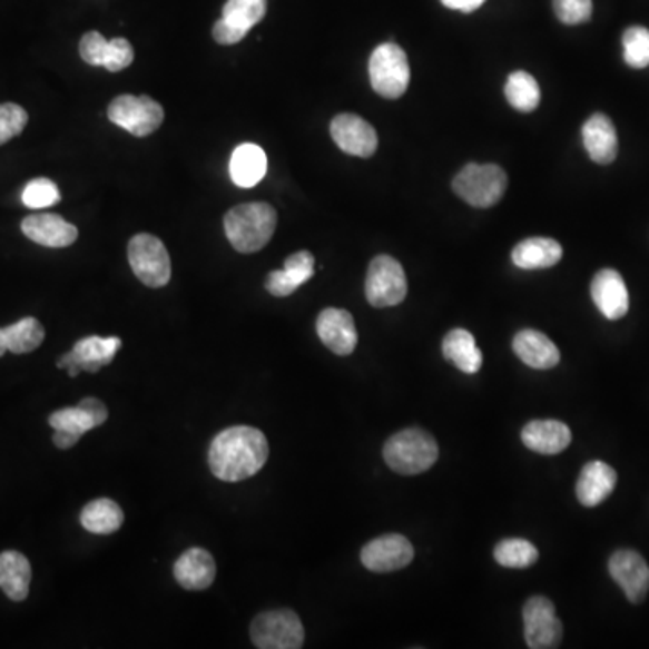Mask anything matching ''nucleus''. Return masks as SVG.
Segmentation results:
<instances>
[{
  "instance_id": "nucleus-12",
  "label": "nucleus",
  "mask_w": 649,
  "mask_h": 649,
  "mask_svg": "<svg viewBox=\"0 0 649 649\" xmlns=\"http://www.w3.org/2000/svg\"><path fill=\"white\" fill-rule=\"evenodd\" d=\"M413 555L415 550L407 538L401 534H386L363 547L361 563L365 564L370 572H395L412 563Z\"/></svg>"
},
{
  "instance_id": "nucleus-18",
  "label": "nucleus",
  "mask_w": 649,
  "mask_h": 649,
  "mask_svg": "<svg viewBox=\"0 0 649 649\" xmlns=\"http://www.w3.org/2000/svg\"><path fill=\"white\" fill-rule=\"evenodd\" d=\"M20 228L29 240L52 249L71 246L78 238L77 226L55 214L29 215L22 220Z\"/></svg>"
},
{
  "instance_id": "nucleus-30",
  "label": "nucleus",
  "mask_w": 649,
  "mask_h": 649,
  "mask_svg": "<svg viewBox=\"0 0 649 649\" xmlns=\"http://www.w3.org/2000/svg\"><path fill=\"white\" fill-rule=\"evenodd\" d=\"M2 331H4L6 346L13 354H29L37 351L46 337L42 323L35 318L20 319Z\"/></svg>"
},
{
  "instance_id": "nucleus-22",
  "label": "nucleus",
  "mask_w": 649,
  "mask_h": 649,
  "mask_svg": "<svg viewBox=\"0 0 649 649\" xmlns=\"http://www.w3.org/2000/svg\"><path fill=\"white\" fill-rule=\"evenodd\" d=\"M583 142L588 156L598 165H610L619 153L616 125L607 115H593L583 125Z\"/></svg>"
},
{
  "instance_id": "nucleus-14",
  "label": "nucleus",
  "mask_w": 649,
  "mask_h": 649,
  "mask_svg": "<svg viewBox=\"0 0 649 649\" xmlns=\"http://www.w3.org/2000/svg\"><path fill=\"white\" fill-rule=\"evenodd\" d=\"M331 136L343 153L363 159L374 156L380 145L375 128L356 115H340L332 119Z\"/></svg>"
},
{
  "instance_id": "nucleus-6",
  "label": "nucleus",
  "mask_w": 649,
  "mask_h": 649,
  "mask_svg": "<svg viewBox=\"0 0 649 649\" xmlns=\"http://www.w3.org/2000/svg\"><path fill=\"white\" fill-rule=\"evenodd\" d=\"M128 262L134 275L147 287H165L171 278L170 255L165 244L154 235L139 233L128 243Z\"/></svg>"
},
{
  "instance_id": "nucleus-5",
  "label": "nucleus",
  "mask_w": 649,
  "mask_h": 649,
  "mask_svg": "<svg viewBox=\"0 0 649 649\" xmlns=\"http://www.w3.org/2000/svg\"><path fill=\"white\" fill-rule=\"evenodd\" d=\"M370 83L386 100H397L410 86V63L397 43H381L368 62Z\"/></svg>"
},
{
  "instance_id": "nucleus-32",
  "label": "nucleus",
  "mask_w": 649,
  "mask_h": 649,
  "mask_svg": "<svg viewBox=\"0 0 649 649\" xmlns=\"http://www.w3.org/2000/svg\"><path fill=\"white\" fill-rule=\"evenodd\" d=\"M267 13V0H228L224 4L223 19L233 28L249 33L260 24Z\"/></svg>"
},
{
  "instance_id": "nucleus-4",
  "label": "nucleus",
  "mask_w": 649,
  "mask_h": 649,
  "mask_svg": "<svg viewBox=\"0 0 649 649\" xmlns=\"http://www.w3.org/2000/svg\"><path fill=\"white\" fill-rule=\"evenodd\" d=\"M508 174L498 165L470 163L453 179V191L474 208H491L508 190Z\"/></svg>"
},
{
  "instance_id": "nucleus-31",
  "label": "nucleus",
  "mask_w": 649,
  "mask_h": 649,
  "mask_svg": "<svg viewBox=\"0 0 649 649\" xmlns=\"http://www.w3.org/2000/svg\"><path fill=\"white\" fill-rule=\"evenodd\" d=\"M505 98L520 112H532L540 105V86L529 72H512L505 83Z\"/></svg>"
},
{
  "instance_id": "nucleus-41",
  "label": "nucleus",
  "mask_w": 649,
  "mask_h": 649,
  "mask_svg": "<svg viewBox=\"0 0 649 649\" xmlns=\"http://www.w3.org/2000/svg\"><path fill=\"white\" fill-rule=\"evenodd\" d=\"M485 0H442V4L450 8V10L464 11V13H473L484 4Z\"/></svg>"
},
{
  "instance_id": "nucleus-2",
  "label": "nucleus",
  "mask_w": 649,
  "mask_h": 649,
  "mask_svg": "<svg viewBox=\"0 0 649 649\" xmlns=\"http://www.w3.org/2000/svg\"><path fill=\"white\" fill-rule=\"evenodd\" d=\"M224 229L238 253L260 252L275 235V208L267 203L238 204L224 217Z\"/></svg>"
},
{
  "instance_id": "nucleus-40",
  "label": "nucleus",
  "mask_w": 649,
  "mask_h": 649,
  "mask_svg": "<svg viewBox=\"0 0 649 649\" xmlns=\"http://www.w3.org/2000/svg\"><path fill=\"white\" fill-rule=\"evenodd\" d=\"M246 35L247 33H244L240 29L229 26L224 19L215 22L214 39L215 42L220 43V46H233V43H238L240 40L246 39Z\"/></svg>"
},
{
  "instance_id": "nucleus-39",
  "label": "nucleus",
  "mask_w": 649,
  "mask_h": 649,
  "mask_svg": "<svg viewBox=\"0 0 649 649\" xmlns=\"http://www.w3.org/2000/svg\"><path fill=\"white\" fill-rule=\"evenodd\" d=\"M109 40L104 39V35L98 31H89L80 40V57L89 66L104 67L105 52H107Z\"/></svg>"
},
{
  "instance_id": "nucleus-28",
  "label": "nucleus",
  "mask_w": 649,
  "mask_h": 649,
  "mask_svg": "<svg viewBox=\"0 0 649 649\" xmlns=\"http://www.w3.org/2000/svg\"><path fill=\"white\" fill-rule=\"evenodd\" d=\"M442 354L464 374H476L482 368V361H484L482 352L474 342L473 334L464 328H455L444 337Z\"/></svg>"
},
{
  "instance_id": "nucleus-13",
  "label": "nucleus",
  "mask_w": 649,
  "mask_h": 649,
  "mask_svg": "<svg viewBox=\"0 0 649 649\" xmlns=\"http://www.w3.org/2000/svg\"><path fill=\"white\" fill-rule=\"evenodd\" d=\"M608 570L628 601L640 604L649 592V567L636 550H617L608 561Z\"/></svg>"
},
{
  "instance_id": "nucleus-36",
  "label": "nucleus",
  "mask_w": 649,
  "mask_h": 649,
  "mask_svg": "<svg viewBox=\"0 0 649 649\" xmlns=\"http://www.w3.org/2000/svg\"><path fill=\"white\" fill-rule=\"evenodd\" d=\"M28 112L20 105H0V145L17 138L28 125Z\"/></svg>"
},
{
  "instance_id": "nucleus-29",
  "label": "nucleus",
  "mask_w": 649,
  "mask_h": 649,
  "mask_svg": "<svg viewBox=\"0 0 649 649\" xmlns=\"http://www.w3.org/2000/svg\"><path fill=\"white\" fill-rule=\"evenodd\" d=\"M124 511L109 498H98L87 503L80 517L81 525L92 534H112L124 525Z\"/></svg>"
},
{
  "instance_id": "nucleus-10",
  "label": "nucleus",
  "mask_w": 649,
  "mask_h": 649,
  "mask_svg": "<svg viewBox=\"0 0 649 649\" xmlns=\"http://www.w3.org/2000/svg\"><path fill=\"white\" fill-rule=\"evenodd\" d=\"M527 646L531 649H554L563 639V625L555 616L550 599L534 596L523 607Z\"/></svg>"
},
{
  "instance_id": "nucleus-26",
  "label": "nucleus",
  "mask_w": 649,
  "mask_h": 649,
  "mask_svg": "<svg viewBox=\"0 0 649 649\" xmlns=\"http://www.w3.org/2000/svg\"><path fill=\"white\" fill-rule=\"evenodd\" d=\"M267 171V156L258 145L244 142L235 148L229 161V176L240 188H253L258 185Z\"/></svg>"
},
{
  "instance_id": "nucleus-15",
  "label": "nucleus",
  "mask_w": 649,
  "mask_h": 649,
  "mask_svg": "<svg viewBox=\"0 0 649 649\" xmlns=\"http://www.w3.org/2000/svg\"><path fill=\"white\" fill-rule=\"evenodd\" d=\"M316 332L323 345L336 356H351L356 351V323L345 308L328 307L322 311L316 322Z\"/></svg>"
},
{
  "instance_id": "nucleus-35",
  "label": "nucleus",
  "mask_w": 649,
  "mask_h": 649,
  "mask_svg": "<svg viewBox=\"0 0 649 649\" xmlns=\"http://www.w3.org/2000/svg\"><path fill=\"white\" fill-rule=\"evenodd\" d=\"M60 199L62 197H60L58 186L46 177L29 180L22 191V203L31 209L49 208L52 204L60 203Z\"/></svg>"
},
{
  "instance_id": "nucleus-27",
  "label": "nucleus",
  "mask_w": 649,
  "mask_h": 649,
  "mask_svg": "<svg viewBox=\"0 0 649 649\" xmlns=\"http://www.w3.org/2000/svg\"><path fill=\"white\" fill-rule=\"evenodd\" d=\"M31 583V564L28 558L6 550L0 554V588L11 601H24Z\"/></svg>"
},
{
  "instance_id": "nucleus-33",
  "label": "nucleus",
  "mask_w": 649,
  "mask_h": 649,
  "mask_svg": "<svg viewBox=\"0 0 649 649\" xmlns=\"http://www.w3.org/2000/svg\"><path fill=\"white\" fill-rule=\"evenodd\" d=\"M494 560L505 569H529L538 561V549L531 541L511 538L494 547Z\"/></svg>"
},
{
  "instance_id": "nucleus-17",
  "label": "nucleus",
  "mask_w": 649,
  "mask_h": 649,
  "mask_svg": "<svg viewBox=\"0 0 649 649\" xmlns=\"http://www.w3.org/2000/svg\"><path fill=\"white\" fill-rule=\"evenodd\" d=\"M109 417V410L101 401L95 397H86L77 407H63L51 413L49 424L55 432H67L71 435H86L90 430L101 426Z\"/></svg>"
},
{
  "instance_id": "nucleus-11",
  "label": "nucleus",
  "mask_w": 649,
  "mask_h": 649,
  "mask_svg": "<svg viewBox=\"0 0 649 649\" xmlns=\"http://www.w3.org/2000/svg\"><path fill=\"white\" fill-rule=\"evenodd\" d=\"M119 348H121V340L116 336L83 337L69 354L58 361V368H67L71 377H77L80 372L95 374L101 366L112 363Z\"/></svg>"
},
{
  "instance_id": "nucleus-16",
  "label": "nucleus",
  "mask_w": 649,
  "mask_h": 649,
  "mask_svg": "<svg viewBox=\"0 0 649 649\" xmlns=\"http://www.w3.org/2000/svg\"><path fill=\"white\" fill-rule=\"evenodd\" d=\"M593 304L604 318L617 322L625 318L630 308V296L626 289L625 278L616 269H601L593 276L590 285Z\"/></svg>"
},
{
  "instance_id": "nucleus-19",
  "label": "nucleus",
  "mask_w": 649,
  "mask_h": 649,
  "mask_svg": "<svg viewBox=\"0 0 649 649\" xmlns=\"http://www.w3.org/2000/svg\"><path fill=\"white\" fill-rule=\"evenodd\" d=\"M174 576L177 583L186 590H206L212 587L217 576V564L208 550H186L174 564Z\"/></svg>"
},
{
  "instance_id": "nucleus-25",
  "label": "nucleus",
  "mask_w": 649,
  "mask_h": 649,
  "mask_svg": "<svg viewBox=\"0 0 649 649\" xmlns=\"http://www.w3.org/2000/svg\"><path fill=\"white\" fill-rule=\"evenodd\" d=\"M563 247L554 238L532 237L512 249V264L520 269H549L560 264Z\"/></svg>"
},
{
  "instance_id": "nucleus-23",
  "label": "nucleus",
  "mask_w": 649,
  "mask_h": 649,
  "mask_svg": "<svg viewBox=\"0 0 649 649\" xmlns=\"http://www.w3.org/2000/svg\"><path fill=\"white\" fill-rule=\"evenodd\" d=\"M512 351L527 366L535 370L554 368L561 356L558 346L541 332L525 328L512 340Z\"/></svg>"
},
{
  "instance_id": "nucleus-3",
  "label": "nucleus",
  "mask_w": 649,
  "mask_h": 649,
  "mask_svg": "<svg viewBox=\"0 0 649 649\" xmlns=\"http://www.w3.org/2000/svg\"><path fill=\"white\" fill-rule=\"evenodd\" d=\"M384 462L399 474H419L430 470L439 459V446L430 433L419 427L390 436L383 450Z\"/></svg>"
},
{
  "instance_id": "nucleus-38",
  "label": "nucleus",
  "mask_w": 649,
  "mask_h": 649,
  "mask_svg": "<svg viewBox=\"0 0 649 649\" xmlns=\"http://www.w3.org/2000/svg\"><path fill=\"white\" fill-rule=\"evenodd\" d=\"M134 62L132 43L127 39L109 40L105 52L104 67L107 71L119 72L127 69Z\"/></svg>"
},
{
  "instance_id": "nucleus-24",
  "label": "nucleus",
  "mask_w": 649,
  "mask_h": 649,
  "mask_svg": "<svg viewBox=\"0 0 649 649\" xmlns=\"http://www.w3.org/2000/svg\"><path fill=\"white\" fill-rule=\"evenodd\" d=\"M522 441L540 455H558L572 442L570 427L560 421H532L523 427Z\"/></svg>"
},
{
  "instance_id": "nucleus-21",
  "label": "nucleus",
  "mask_w": 649,
  "mask_h": 649,
  "mask_svg": "<svg viewBox=\"0 0 649 649\" xmlns=\"http://www.w3.org/2000/svg\"><path fill=\"white\" fill-rule=\"evenodd\" d=\"M617 485V473L611 465L593 460L588 462L579 474L576 494L584 508H596L604 502Z\"/></svg>"
},
{
  "instance_id": "nucleus-42",
  "label": "nucleus",
  "mask_w": 649,
  "mask_h": 649,
  "mask_svg": "<svg viewBox=\"0 0 649 649\" xmlns=\"http://www.w3.org/2000/svg\"><path fill=\"white\" fill-rule=\"evenodd\" d=\"M78 441H80L78 436L67 432H55V436H52L55 446L60 448V450H69V448L77 446Z\"/></svg>"
},
{
  "instance_id": "nucleus-1",
  "label": "nucleus",
  "mask_w": 649,
  "mask_h": 649,
  "mask_svg": "<svg viewBox=\"0 0 649 649\" xmlns=\"http://www.w3.org/2000/svg\"><path fill=\"white\" fill-rule=\"evenodd\" d=\"M269 444L260 430L233 426L215 436L209 446V470L223 482H243L266 465Z\"/></svg>"
},
{
  "instance_id": "nucleus-8",
  "label": "nucleus",
  "mask_w": 649,
  "mask_h": 649,
  "mask_svg": "<svg viewBox=\"0 0 649 649\" xmlns=\"http://www.w3.org/2000/svg\"><path fill=\"white\" fill-rule=\"evenodd\" d=\"M252 640L260 649H298L305 631L293 610L264 611L252 622Z\"/></svg>"
},
{
  "instance_id": "nucleus-43",
  "label": "nucleus",
  "mask_w": 649,
  "mask_h": 649,
  "mask_svg": "<svg viewBox=\"0 0 649 649\" xmlns=\"http://www.w3.org/2000/svg\"><path fill=\"white\" fill-rule=\"evenodd\" d=\"M6 352H8V346H6L4 331L0 328V357L4 356Z\"/></svg>"
},
{
  "instance_id": "nucleus-7",
  "label": "nucleus",
  "mask_w": 649,
  "mask_h": 649,
  "mask_svg": "<svg viewBox=\"0 0 649 649\" xmlns=\"http://www.w3.org/2000/svg\"><path fill=\"white\" fill-rule=\"evenodd\" d=\"M365 293L372 307H394L404 302L407 294L406 273L394 256L380 255L370 262Z\"/></svg>"
},
{
  "instance_id": "nucleus-34",
  "label": "nucleus",
  "mask_w": 649,
  "mask_h": 649,
  "mask_svg": "<svg viewBox=\"0 0 649 649\" xmlns=\"http://www.w3.org/2000/svg\"><path fill=\"white\" fill-rule=\"evenodd\" d=\"M622 51L625 62L633 69H645L649 66V29L642 26H631L622 35Z\"/></svg>"
},
{
  "instance_id": "nucleus-9",
  "label": "nucleus",
  "mask_w": 649,
  "mask_h": 649,
  "mask_svg": "<svg viewBox=\"0 0 649 649\" xmlns=\"http://www.w3.org/2000/svg\"><path fill=\"white\" fill-rule=\"evenodd\" d=\"M109 119L136 138H147L161 127L165 110L148 96H118L109 105Z\"/></svg>"
},
{
  "instance_id": "nucleus-37",
  "label": "nucleus",
  "mask_w": 649,
  "mask_h": 649,
  "mask_svg": "<svg viewBox=\"0 0 649 649\" xmlns=\"http://www.w3.org/2000/svg\"><path fill=\"white\" fill-rule=\"evenodd\" d=\"M555 17L567 26L584 24L592 19V0H554Z\"/></svg>"
},
{
  "instance_id": "nucleus-20",
  "label": "nucleus",
  "mask_w": 649,
  "mask_h": 649,
  "mask_svg": "<svg viewBox=\"0 0 649 649\" xmlns=\"http://www.w3.org/2000/svg\"><path fill=\"white\" fill-rule=\"evenodd\" d=\"M314 264L316 260H314L313 253H294L285 260L284 269L271 271L266 278V289L278 298L291 296L294 291L299 289L302 285L307 284L313 278Z\"/></svg>"
}]
</instances>
